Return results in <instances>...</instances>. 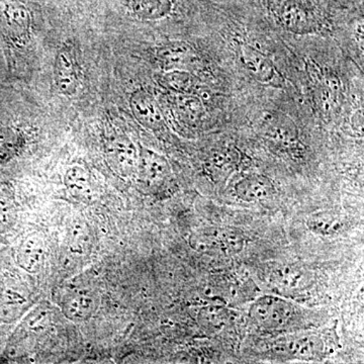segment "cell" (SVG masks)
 <instances>
[{"instance_id":"cell-16","label":"cell","mask_w":364,"mask_h":364,"mask_svg":"<svg viewBox=\"0 0 364 364\" xmlns=\"http://www.w3.org/2000/svg\"><path fill=\"white\" fill-rule=\"evenodd\" d=\"M306 277L301 268L282 265L272 270L270 282L282 291H294L305 286Z\"/></svg>"},{"instance_id":"cell-7","label":"cell","mask_w":364,"mask_h":364,"mask_svg":"<svg viewBox=\"0 0 364 364\" xmlns=\"http://www.w3.org/2000/svg\"><path fill=\"white\" fill-rule=\"evenodd\" d=\"M107 159L117 173L130 177L136 173L139 150L128 136H116L109 140L105 147Z\"/></svg>"},{"instance_id":"cell-15","label":"cell","mask_w":364,"mask_h":364,"mask_svg":"<svg viewBox=\"0 0 364 364\" xmlns=\"http://www.w3.org/2000/svg\"><path fill=\"white\" fill-rule=\"evenodd\" d=\"M174 0H131V13L142 21H159L170 16Z\"/></svg>"},{"instance_id":"cell-21","label":"cell","mask_w":364,"mask_h":364,"mask_svg":"<svg viewBox=\"0 0 364 364\" xmlns=\"http://www.w3.org/2000/svg\"><path fill=\"white\" fill-rule=\"evenodd\" d=\"M16 218V207L13 189L6 184L0 186V234L11 229Z\"/></svg>"},{"instance_id":"cell-17","label":"cell","mask_w":364,"mask_h":364,"mask_svg":"<svg viewBox=\"0 0 364 364\" xmlns=\"http://www.w3.org/2000/svg\"><path fill=\"white\" fill-rule=\"evenodd\" d=\"M265 135L272 142L289 145L296 142V129L289 117L277 116L270 119Z\"/></svg>"},{"instance_id":"cell-13","label":"cell","mask_w":364,"mask_h":364,"mask_svg":"<svg viewBox=\"0 0 364 364\" xmlns=\"http://www.w3.org/2000/svg\"><path fill=\"white\" fill-rule=\"evenodd\" d=\"M156 56L166 71L186 70L195 59L191 46L183 42H171L163 45L157 50Z\"/></svg>"},{"instance_id":"cell-20","label":"cell","mask_w":364,"mask_h":364,"mask_svg":"<svg viewBox=\"0 0 364 364\" xmlns=\"http://www.w3.org/2000/svg\"><path fill=\"white\" fill-rule=\"evenodd\" d=\"M176 109L182 121L198 123L203 116V105L200 98L186 95H178L176 98Z\"/></svg>"},{"instance_id":"cell-23","label":"cell","mask_w":364,"mask_h":364,"mask_svg":"<svg viewBox=\"0 0 364 364\" xmlns=\"http://www.w3.org/2000/svg\"><path fill=\"white\" fill-rule=\"evenodd\" d=\"M160 82L167 90L186 95L193 85V76L186 70H168L163 74Z\"/></svg>"},{"instance_id":"cell-25","label":"cell","mask_w":364,"mask_h":364,"mask_svg":"<svg viewBox=\"0 0 364 364\" xmlns=\"http://www.w3.org/2000/svg\"><path fill=\"white\" fill-rule=\"evenodd\" d=\"M235 165V157L231 151L215 153L208 163V169L215 176H225L232 171Z\"/></svg>"},{"instance_id":"cell-5","label":"cell","mask_w":364,"mask_h":364,"mask_svg":"<svg viewBox=\"0 0 364 364\" xmlns=\"http://www.w3.org/2000/svg\"><path fill=\"white\" fill-rule=\"evenodd\" d=\"M0 21L9 35L18 42H26L32 28V14L18 0H0Z\"/></svg>"},{"instance_id":"cell-8","label":"cell","mask_w":364,"mask_h":364,"mask_svg":"<svg viewBox=\"0 0 364 364\" xmlns=\"http://www.w3.org/2000/svg\"><path fill=\"white\" fill-rule=\"evenodd\" d=\"M130 107L134 117L144 128L156 132L164 126L161 109L155 98L147 91H134L130 97Z\"/></svg>"},{"instance_id":"cell-19","label":"cell","mask_w":364,"mask_h":364,"mask_svg":"<svg viewBox=\"0 0 364 364\" xmlns=\"http://www.w3.org/2000/svg\"><path fill=\"white\" fill-rule=\"evenodd\" d=\"M23 135L13 128L0 129V165L6 164L18 155L23 147Z\"/></svg>"},{"instance_id":"cell-22","label":"cell","mask_w":364,"mask_h":364,"mask_svg":"<svg viewBox=\"0 0 364 364\" xmlns=\"http://www.w3.org/2000/svg\"><path fill=\"white\" fill-rule=\"evenodd\" d=\"M200 324L208 332L218 333L224 329L230 320V312L223 306H205L198 317Z\"/></svg>"},{"instance_id":"cell-12","label":"cell","mask_w":364,"mask_h":364,"mask_svg":"<svg viewBox=\"0 0 364 364\" xmlns=\"http://www.w3.org/2000/svg\"><path fill=\"white\" fill-rule=\"evenodd\" d=\"M236 195L246 203H259L269 200L275 193L272 179L260 174H252L242 179L235 186Z\"/></svg>"},{"instance_id":"cell-11","label":"cell","mask_w":364,"mask_h":364,"mask_svg":"<svg viewBox=\"0 0 364 364\" xmlns=\"http://www.w3.org/2000/svg\"><path fill=\"white\" fill-rule=\"evenodd\" d=\"M280 353L299 359L317 358L324 351V342L318 335L291 337L275 345Z\"/></svg>"},{"instance_id":"cell-24","label":"cell","mask_w":364,"mask_h":364,"mask_svg":"<svg viewBox=\"0 0 364 364\" xmlns=\"http://www.w3.org/2000/svg\"><path fill=\"white\" fill-rule=\"evenodd\" d=\"M282 21L293 32L306 33L310 31L311 21L308 14L296 6H289L284 9Z\"/></svg>"},{"instance_id":"cell-14","label":"cell","mask_w":364,"mask_h":364,"mask_svg":"<svg viewBox=\"0 0 364 364\" xmlns=\"http://www.w3.org/2000/svg\"><path fill=\"white\" fill-rule=\"evenodd\" d=\"M67 191L75 200L90 203L95 198L92 181L87 170L81 166H72L64 176Z\"/></svg>"},{"instance_id":"cell-2","label":"cell","mask_w":364,"mask_h":364,"mask_svg":"<svg viewBox=\"0 0 364 364\" xmlns=\"http://www.w3.org/2000/svg\"><path fill=\"white\" fill-rule=\"evenodd\" d=\"M294 316V306L279 296H261L254 301L249 310L251 322L263 331H279L287 328Z\"/></svg>"},{"instance_id":"cell-18","label":"cell","mask_w":364,"mask_h":364,"mask_svg":"<svg viewBox=\"0 0 364 364\" xmlns=\"http://www.w3.org/2000/svg\"><path fill=\"white\" fill-rule=\"evenodd\" d=\"M309 229L321 236H333L344 230V221L338 215L321 213L306 220Z\"/></svg>"},{"instance_id":"cell-6","label":"cell","mask_w":364,"mask_h":364,"mask_svg":"<svg viewBox=\"0 0 364 364\" xmlns=\"http://www.w3.org/2000/svg\"><path fill=\"white\" fill-rule=\"evenodd\" d=\"M239 55L242 64L256 81L275 87H282L284 85V80L272 62L259 50L243 44L240 46Z\"/></svg>"},{"instance_id":"cell-3","label":"cell","mask_w":364,"mask_h":364,"mask_svg":"<svg viewBox=\"0 0 364 364\" xmlns=\"http://www.w3.org/2000/svg\"><path fill=\"white\" fill-rule=\"evenodd\" d=\"M136 174H138L141 183L152 191L166 188L172 178L171 167L166 158L145 147L139 149Z\"/></svg>"},{"instance_id":"cell-9","label":"cell","mask_w":364,"mask_h":364,"mask_svg":"<svg viewBox=\"0 0 364 364\" xmlns=\"http://www.w3.org/2000/svg\"><path fill=\"white\" fill-rule=\"evenodd\" d=\"M45 254L44 238L38 232H33L26 236L18 246L16 261L26 272L37 273L44 262Z\"/></svg>"},{"instance_id":"cell-4","label":"cell","mask_w":364,"mask_h":364,"mask_svg":"<svg viewBox=\"0 0 364 364\" xmlns=\"http://www.w3.org/2000/svg\"><path fill=\"white\" fill-rule=\"evenodd\" d=\"M55 85L60 95L72 97L80 85V68L76 53L70 44L62 46L54 62Z\"/></svg>"},{"instance_id":"cell-1","label":"cell","mask_w":364,"mask_h":364,"mask_svg":"<svg viewBox=\"0 0 364 364\" xmlns=\"http://www.w3.org/2000/svg\"><path fill=\"white\" fill-rule=\"evenodd\" d=\"M191 245L198 252L208 255L230 256L240 253L245 241L238 230L226 227H210L191 235Z\"/></svg>"},{"instance_id":"cell-10","label":"cell","mask_w":364,"mask_h":364,"mask_svg":"<svg viewBox=\"0 0 364 364\" xmlns=\"http://www.w3.org/2000/svg\"><path fill=\"white\" fill-rule=\"evenodd\" d=\"M98 301L88 291H74L67 294L62 301L61 309L64 316L73 322H83L97 312Z\"/></svg>"}]
</instances>
